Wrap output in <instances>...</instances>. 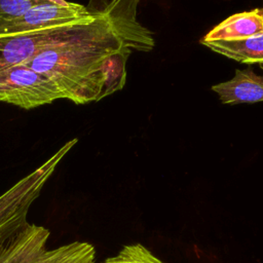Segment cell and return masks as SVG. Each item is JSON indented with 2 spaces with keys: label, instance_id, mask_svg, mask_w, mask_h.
<instances>
[{
  "label": "cell",
  "instance_id": "13",
  "mask_svg": "<svg viewBox=\"0 0 263 263\" xmlns=\"http://www.w3.org/2000/svg\"><path fill=\"white\" fill-rule=\"evenodd\" d=\"M44 0H0V25L25 14L37 4L45 3Z\"/></svg>",
  "mask_w": 263,
  "mask_h": 263
},
{
  "label": "cell",
  "instance_id": "14",
  "mask_svg": "<svg viewBox=\"0 0 263 263\" xmlns=\"http://www.w3.org/2000/svg\"><path fill=\"white\" fill-rule=\"evenodd\" d=\"M44 1H47V2H64L65 0H44Z\"/></svg>",
  "mask_w": 263,
  "mask_h": 263
},
{
  "label": "cell",
  "instance_id": "2",
  "mask_svg": "<svg viewBox=\"0 0 263 263\" xmlns=\"http://www.w3.org/2000/svg\"><path fill=\"white\" fill-rule=\"evenodd\" d=\"M50 231L26 225L0 236V263H96V250L85 241L48 248Z\"/></svg>",
  "mask_w": 263,
  "mask_h": 263
},
{
  "label": "cell",
  "instance_id": "1",
  "mask_svg": "<svg viewBox=\"0 0 263 263\" xmlns=\"http://www.w3.org/2000/svg\"><path fill=\"white\" fill-rule=\"evenodd\" d=\"M91 9L95 12L91 17L75 24L67 34L40 48L25 63L49 79L64 99L77 105L105 98L106 61L125 45L102 9Z\"/></svg>",
  "mask_w": 263,
  "mask_h": 263
},
{
  "label": "cell",
  "instance_id": "6",
  "mask_svg": "<svg viewBox=\"0 0 263 263\" xmlns=\"http://www.w3.org/2000/svg\"><path fill=\"white\" fill-rule=\"evenodd\" d=\"M140 0L103 1L102 11L108 17L113 30L130 49L150 51L154 47L152 33L141 26L137 20V6Z\"/></svg>",
  "mask_w": 263,
  "mask_h": 263
},
{
  "label": "cell",
  "instance_id": "8",
  "mask_svg": "<svg viewBox=\"0 0 263 263\" xmlns=\"http://www.w3.org/2000/svg\"><path fill=\"white\" fill-rule=\"evenodd\" d=\"M222 104H253L263 102V76L251 68L235 70L232 79L212 86Z\"/></svg>",
  "mask_w": 263,
  "mask_h": 263
},
{
  "label": "cell",
  "instance_id": "9",
  "mask_svg": "<svg viewBox=\"0 0 263 263\" xmlns=\"http://www.w3.org/2000/svg\"><path fill=\"white\" fill-rule=\"evenodd\" d=\"M263 33V8L230 15L214 27L202 40H232Z\"/></svg>",
  "mask_w": 263,
  "mask_h": 263
},
{
  "label": "cell",
  "instance_id": "12",
  "mask_svg": "<svg viewBox=\"0 0 263 263\" xmlns=\"http://www.w3.org/2000/svg\"><path fill=\"white\" fill-rule=\"evenodd\" d=\"M103 263H163L141 243L124 246L114 257L106 259Z\"/></svg>",
  "mask_w": 263,
  "mask_h": 263
},
{
  "label": "cell",
  "instance_id": "3",
  "mask_svg": "<svg viewBox=\"0 0 263 263\" xmlns=\"http://www.w3.org/2000/svg\"><path fill=\"white\" fill-rule=\"evenodd\" d=\"M76 143L77 139L66 143L39 167L18 180L0 195V236L28 223L30 208L39 197L58 164Z\"/></svg>",
  "mask_w": 263,
  "mask_h": 263
},
{
  "label": "cell",
  "instance_id": "15",
  "mask_svg": "<svg viewBox=\"0 0 263 263\" xmlns=\"http://www.w3.org/2000/svg\"><path fill=\"white\" fill-rule=\"evenodd\" d=\"M260 67H261V69H263V64H261V65H260Z\"/></svg>",
  "mask_w": 263,
  "mask_h": 263
},
{
  "label": "cell",
  "instance_id": "10",
  "mask_svg": "<svg viewBox=\"0 0 263 263\" xmlns=\"http://www.w3.org/2000/svg\"><path fill=\"white\" fill-rule=\"evenodd\" d=\"M200 43L219 54L242 64H263V33L242 39L201 40Z\"/></svg>",
  "mask_w": 263,
  "mask_h": 263
},
{
  "label": "cell",
  "instance_id": "7",
  "mask_svg": "<svg viewBox=\"0 0 263 263\" xmlns=\"http://www.w3.org/2000/svg\"><path fill=\"white\" fill-rule=\"evenodd\" d=\"M75 24L20 35L0 36V72L26 63L40 48L67 34Z\"/></svg>",
  "mask_w": 263,
  "mask_h": 263
},
{
  "label": "cell",
  "instance_id": "11",
  "mask_svg": "<svg viewBox=\"0 0 263 263\" xmlns=\"http://www.w3.org/2000/svg\"><path fill=\"white\" fill-rule=\"evenodd\" d=\"M132 49L124 45L119 50L110 54L106 61L104 70V96L122 89L126 80L125 65Z\"/></svg>",
  "mask_w": 263,
  "mask_h": 263
},
{
  "label": "cell",
  "instance_id": "4",
  "mask_svg": "<svg viewBox=\"0 0 263 263\" xmlns=\"http://www.w3.org/2000/svg\"><path fill=\"white\" fill-rule=\"evenodd\" d=\"M64 99L62 92L46 77L25 63L0 72V101L26 110Z\"/></svg>",
  "mask_w": 263,
  "mask_h": 263
},
{
  "label": "cell",
  "instance_id": "5",
  "mask_svg": "<svg viewBox=\"0 0 263 263\" xmlns=\"http://www.w3.org/2000/svg\"><path fill=\"white\" fill-rule=\"evenodd\" d=\"M95 14L88 6L78 3L45 2L29 9L25 14L0 25V36H11L42 31L87 20Z\"/></svg>",
  "mask_w": 263,
  "mask_h": 263
}]
</instances>
